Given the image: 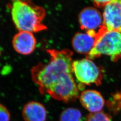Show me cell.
<instances>
[{
    "label": "cell",
    "mask_w": 121,
    "mask_h": 121,
    "mask_svg": "<svg viewBox=\"0 0 121 121\" xmlns=\"http://www.w3.org/2000/svg\"><path fill=\"white\" fill-rule=\"evenodd\" d=\"M96 38L86 32H77L74 35L72 40L73 49L87 56L95 46Z\"/></svg>",
    "instance_id": "obj_9"
},
{
    "label": "cell",
    "mask_w": 121,
    "mask_h": 121,
    "mask_svg": "<svg viewBox=\"0 0 121 121\" xmlns=\"http://www.w3.org/2000/svg\"><path fill=\"white\" fill-rule=\"evenodd\" d=\"M36 44V39L32 33L19 31L12 39L13 49L19 54L27 55L33 52Z\"/></svg>",
    "instance_id": "obj_7"
},
{
    "label": "cell",
    "mask_w": 121,
    "mask_h": 121,
    "mask_svg": "<svg viewBox=\"0 0 121 121\" xmlns=\"http://www.w3.org/2000/svg\"><path fill=\"white\" fill-rule=\"evenodd\" d=\"M1 48H0V56L1 55Z\"/></svg>",
    "instance_id": "obj_15"
},
{
    "label": "cell",
    "mask_w": 121,
    "mask_h": 121,
    "mask_svg": "<svg viewBox=\"0 0 121 121\" xmlns=\"http://www.w3.org/2000/svg\"><path fill=\"white\" fill-rule=\"evenodd\" d=\"M84 121H111L108 114L103 111L96 113H90Z\"/></svg>",
    "instance_id": "obj_12"
},
{
    "label": "cell",
    "mask_w": 121,
    "mask_h": 121,
    "mask_svg": "<svg viewBox=\"0 0 121 121\" xmlns=\"http://www.w3.org/2000/svg\"><path fill=\"white\" fill-rule=\"evenodd\" d=\"M101 55L110 56L112 61L121 57V32L105 29L98 35L94 47L87 57L91 59Z\"/></svg>",
    "instance_id": "obj_3"
},
{
    "label": "cell",
    "mask_w": 121,
    "mask_h": 121,
    "mask_svg": "<svg viewBox=\"0 0 121 121\" xmlns=\"http://www.w3.org/2000/svg\"></svg>",
    "instance_id": "obj_16"
},
{
    "label": "cell",
    "mask_w": 121,
    "mask_h": 121,
    "mask_svg": "<svg viewBox=\"0 0 121 121\" xmlns=\"http://www.w3.org/2000/svg\"><path fill=\"white\" fill-rule=\"evenodd\" d=\"M73 74L80 86L95 84L99 85L102 80V70L96 65L91 59L87 57L74 60L72 63Z\"/></svg>",
    "instance_id": "obj_4"
},
{
    "label": "cell",
    "mask_w": 121,
    "mask_h": 121,
    "mask_svg": "<svg viewBox=\"0 0 121 121\" xmlns=\"http://www.w3.org/2000/svg\"><path fill=\"white\" fill-rule=\"evenodd\" d=\"M22 116L24 121H46L47 112L42 104L32 101L25 104Z\"/></svg>",
    "instance_id": "obj_10"
},
{
    "label": "cell",
    "mask_w": 121,
    "mask_h": 121,
    "mask_svg": "<svg viewBox=\"0 0 121 121\" xmlns=\"http://www.w3.org/2000/svg\"><path fill=\"white\" fill-rule=\"evenodd\" d=\"M109 1L110 0H95L93 1V3L95 7H104Z\"/></svg>",
    "instance_id": "obj_14"
},
{
    "label": "cell",
    "mask_w": 121,
    "mask_h": 121,
    "mask_svg": "<svg viewBox=\"0 0 121 121\" xmlns=\"http://www.w3.org/2000/svg\"><path fill=\"white\" fill-rule=\"evenodd\" d=\"M48 62L39 63L31 69L33 81L42 94L69 102L79 97V88L73 77V52L69 49H48Z\"/></svg>",
    "instance_id": "obj_1"
},
{
    "label": "cell",
    "mask_w": 121,
    "mask_h": 121,
    "mask_svg": "<svg viewBox=\"0 0 121 121\" xmlns=\"http://www.w3.org/2000/svg\"><path fill=\"white\" fill-rule=\"evenodd\" d=\"M82 114L77 108H68L60 113L59 121H81Z\"/></svg>",
    "instance_id": "obj_11"
},
{
    "label": "cell",
    "mask_w": 121,
    "mask_h": 121,
    "mask_svg": "<svg viewBox=\"0 0 121 121\" xmlns=\"http://www.w3.org/2000/svg\"><path fill=\"white\" fill-rule=\"evenodd\" d=\"M10 114L7 108L0 104V121H10Z\"/></svg>",
    "instance_id": "obj_13"
},
{
    "label": "cell",
    "mask_w": 121,
    "mask_h": 121,
    "mask_svg": "<svg viewBox=\"0 0 121 121\" xmlns=\"http://www.w3.org/2000/svg\"><path fill=\"white\" fill-rule=\"evenodd\" d=\"M78 20L82 30L96 38L106 29L102 14L94 7H88L83 9L79 14Z\"/></svg>",
    "instance_id": "obj_5"
},
{
    "label": "cell",
    "mask_w": 121,
    "mask_h": 121,
    "mask_svg": "<svg viewBox=\"0 0 121 121\" xmlns=\"http://www.w3.org/2000/svg\"><path fill=\"white\" fill-rule=\"evenodd\" d=\"M79 98L82 106L91 113L101 112L104 106V97L98 91L94 90L82 91Z\"/></svg>",
    "instance_id": "obj_8"
},
{
    "label": "cell",
    "mask_w": 121,
    "mask_h": 121,
    "mask_svg": "<svg viewBox=\"0 0 121 121\" xmlns=\"http://www.w3.org/2000/svg\"><path fill=\"white\" fill-rule=\"evenodd\" d=\"M102 15L104 26L107 30L121 32L120 0H110L104 7Z\"/></svg>",
    "instance_id": "obj_6"
},
{
    "label": "cell",
    "mask_w": 121,
    "mask_h": 121,
    "mask_svg": "<svg viewBox=\"0 0 121 121\" xmlns=\"http://www.w3.org/2000/svg\"><path fill=\"white\" fill-rule=\"evenodd\" d=\"M14 25L19 31L37 32L47 29L42 23L46 15L43 7L30 1L16 0L8 4Z\"/></svg>",
    "instance_id": "obj_2"
}]
</instances>
